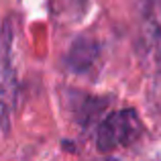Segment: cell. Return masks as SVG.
Masks as SVG:
<instances>
[{"mask_svg": "<svg viewBox=\"0 0 161 161\" xmlns=\"http://www.w3.org/2000/svg\"><path fill=\"white\" fill-rule=\"evenodd\" d=\"M100 59V43L90 35H80L67 49V55L63 59V65L67 71L75 75L90 74Z\"/></svg>", "mask_w": 161, "mask_h": 161, "instance_id": "cell-5", "label": "cell"}, {"mask_svg": "<svg viewBox=\"0 0 161 161\" xmlns=\"http://www.w3.org/2000/svg\"><path fill=\"white\" fill-rule=\"evenodd\" d=\"M16 27L14 19L6 16L0 29V129L10 133L12 116L19 104V69L14 53Z\"/></svg>", "mask_w": 161, "mask_h": 161, "instance_id": "cell-1", "label": "cell"}, {"mask_svg": "<svg viewBox=\"0 0 161 161\" xmlns=\"http://www.w3.org/2000/svg\"><path fill=\"white\" fill-rule=\"evenodd\" d=\"M61 2H63V10L65 12H69V14H82L90 0H61Z\"/></svg>", "mask_w": 161, "mask_h": 161, "instance_id": "cell-6", "label": "cell"}, {"mask_svg": "<svg viewBox=\"0 0 161 161\" xmlns=\"http://www.w3.org/2000/svg\"><path fill=\"white\" fill-rule=\"evenodd\" d=\"M94 161H118V159H112V157H102V159H94Z\"/></svg>", "mask_w": 161, "mask_h": 161, "instance_id": "cell-7", "label": "cell"}, {"mask_svg": "<svg viewBox=\"0 0 161 161\" xmlns=\"http://www.w3.org/2000/svg\"><path fill=\"white\" fill-rule=\"evenodd\" d=\"M141 55L147 69V96L153 110H161V20L155 0H143Z\"/></svg>", "mask_w": 161, "mask_h": 161, "instance_id": "cell-2", "label": "cell"}, {"mask_svg": "<svg viewBox=\"0 0 161 161\" xmlns=\"http://www.w3.org/2000/svg\"><path fill=\"white\" fill-rule=\"evenodd\" d=\"M112 100L108 96H92L80 90H65L63 92V106H65L69 118L80 125L82 129L92 126L102 112L110 106Z\"/></svg>", "mask_w": 161, "mask_h": 161, "instance_id": "cell-4", "label": "cell"}, {"mask_svg": "<svg viewBox=\"0 0 161 161\" xmlns=\"http://www.w3.org/2000/svg\"><path fill=\"white\" fill-rule=\"evenodd\" d=\"M145 126L141 116L133 108H122L108 114L96 129V147L100 153H110L114 149L133 145L143 137Z\"/></svg>", "mask_w": 161, "mask_h": 161, "instance_id": "cell-3", "label": "cell"}]
</instances>
